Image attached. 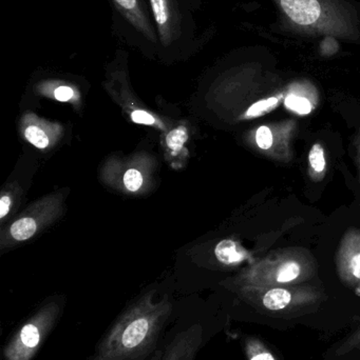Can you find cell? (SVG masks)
Returning <instances> with one entry per match:
<instances>
[{"mask_svg": "<svg viewBox=\"0 0 360 360\" xmlns=\"http://www.w3.org/2000/svg\"><path fill=\"white\" fill-rule=\"evenodd\" d=\"M25 139L38 149H44L49 146V139L46 133L35 126H30L25 131Z\"/></svg>", "mask_w": 360, "mask_h": 360, "instance_id": "16", "label": "cell"}, {"mask_svg": "<svg viewBox=\"0 0 360 360\" xmlns=\"http://www.w3.org/2000/svg\"><path fill=\"white\" fill-rule=\"evenodd\" d=\"M58 302L42 307L11 336L4 348V360H32L61 317Z\"/></svg>", "mask_w": 360, "mask_h": 360, "instance_id": "5", "label": "cell"}, {"mask_svg": "<svg viewBox=\"0 0 360 360\" xmlns=\"http://www.w3.org/2000/svg\"><path fill=\"white\" fill-rule=\"evenodd\" d=\"M73 90L69 86H59L55 90L54 96L58 101H68L73 97Z\"/></svg>", "mask_w": 360, "mask_h": 360, "instance_id": "22", "label": "cell"}, {"mask_svg": "<svg viewBox=\"0 0 360 360\" xmlns=\"http://www.w3.org/2000/svg\"><path fill=\"white\" fill-rule=\"evenodd\" d=\"M359 347H360V329L354 335H352V338H349L345 342L344 346L340 350V354H345V353L349 352V351L353 350V349L359 348Z\"/></svg>", "mask_w": 360, "mask_h": 360, "instance_id": "21", "label": "cell"}, {"mask_svg": "<svg viewBox=\"0 0 360 360\" xmlns=\"http://www.w3.org/2000/svg\"><path fill=\"white\" fill-rule=\"evenodd\" d=\"M247 291L261 294L262 304L270 311H281L292 304H302L314 300L316 293L304 288L274 287L268 289L247 288Z\"/></svg>", "mask_w": 360, "mask_h": 360, "instance_id": "8", "label": "cell"}, {"mask_svg": "<svg viewBox=\"0 0 360 360\" xmlns=\"http://www.w3.org/2000/svg\"><path fill=\"white\" fill-rule=\"evenodd\" d=\"M338 275L350 287L360 285V230L351 228L340 240L336 255Z\"/></svg>", "mask_w": 360, "mask_h": 360, "instance_id": "7", "label": "cell"}, {"mask_svg": "<svg viewBox=\"0 0 360 360\" xmlns=\"http://www.w3.org/2000/svg\"><path fill=\"white\" fill-rule=\"evenodd\" d=\"M131 118H132L135 124H154V122H156L150 114H148L147 112L142 111V110H137V111L133 112L131 114Z\"/></svg>", "mask_w": 360, "mask_h": 360, "instance_id": "20", "label": "cell"}, {"mask_svg": "<svg viewBox=\"0 0 360 360\" xmlns=\"http://www.w3.org/2000/svg\"><path fill=\"white\" fill-rule=\"evenodd\" d=\"M36 229H37V226H36L35 220L33 218L25 217L15 221L11 226L10 231L13 238L23 241L31 238L35 234Z\"/></svg>", "mask_w": 360, "mask_h": 360, "instance_id": "14", "label": "cell"}, {"mask_svg": "<svg viewBox=\"0 0 360 360\" xmlns=\"http://www.w3.org/2000/svg\"><path fill=\"white\" fill-rule=\"evenodd\" d=\"M187 131L184 127H179L169 133L167 136V146L169 149L173 150L175 153L179 152L183 148L184 143L187 141Z\"/></svg>", "mask_w": 360, "mask_h": 360, "instance_id": "17", "label": "cell"}, {"mask_svg": "<svg viewBox=\"0 0 360 360\" xmlns=\"http://www.w3.org/2000/svg\"><path fill=\"white\" fill-rule=\"evenodd\" d=\"M297 131L295 120H283L258 127L254 143L262 155L289 164L293 160V139Z\"/></svg>", "mask_w": 360, "mask_h": 360, "instance_id": "6", "label": "cell"}, {"mask_svg": "<svg viewBox=\"0 0 360 360\" xmlns=\"http://www.w3.org/2000/svg\"><path fill=\"white\" fill-rule=\"evenodd\" d=\"M124 184L127 190L135 192L141 188L143 184V176L139 171L135 169H130L124 175Z\"/></svg>", "mask_w": 360, "mask_h": 360, "instance_id": "18", "label": "cell"}, {"mask_svg": "<svg viewBox=\"0 0 360 360\" xmlns=\"http://www.w3.org/2000/svg\"><path fill=\"white\" fill-rule=\"evenodd\" d=\"M159 38V55L173 57L187 55L200 46L194 0H149Z\"/></svg>", "mask_w": 360, "mask_h": 360, "instance_id": "2", "label": "cell"}, {"mask_svg": "<svg viewBox=\"0 0 360 360\" xmlns=\"http://www.w3.org/2000/svg\"><path fill=\"white\" fill-rule=\"evenodd\" d=\"M280 97L272 96L256 101L245 112L244 118L251 120V118H257L266 115V114L270 113L273 110L276 109L280 103Z\"/></svg>", "mask_w": 360, "mask_h": 360, "instance_id": "15", "label": "cell"}, {"mask_svg": "<svg viewBox=\"0 0 360 360\" xmlns=\"http://www.w3.org/2000/svg\"><path fill=\"white\" fill-rule=\"evenodd\" d=\"M287 16L300 25H310L318 20L321 6L318 0H281Z\"/></svg>", "mask_w": 360, "mask_h": 360, "instance_id": "10", "label": "cell"}, {"mask_svg": "<svg viewBox=\"0 0 360 360\" xmlns=\"http://www.w3.org/2000/svg\"><path fill=\"white\" fill-rule=\"evenodd\" d=\"M316 272L314 258L302 248L280 249L251 266L243 281L247 288L268 289L296 285L310 279Z\"/></svg>", "mask_w": 360, "mask_h": 360, "instance_id": "3", "label": "cell"}, {"mask_svg": "<svg viewBox=\"0 0 360 360\" xmlns=\"http://www.w3.org/2000/svg\"><path fill=\"white\" fill-rule=\"evenodd\" d=\"M194 1L197 2V4H198V6H200V1H201V0H194Z\"/></svg>", "mask_w": 360, "mask_h": 360, "instance_id": "26", "label": "cell"}, {"mask_svg": "<svg viewBox=\"0 0 360 360\" xmlns=\"http://www.w3.org/2000/svg\"><path fill=\"white\" fill-rule=\"evenodd\" d=\"M162 356H163V351L162 350L156 351V352H154V354H152V356L150 357L149 360H161V359H162Z\"/></svg>", "mask_w": 360, "mask_h": 360, "instance_id": "24", "label": "cell"}, {"mask_svg": "<svg viewBox=\"0 0 360 360\" xmlns=\"http://www.w3.org/2000/svg\"><path fill=\"white\" fill-rule=\"evenodd\" d=\"M11 198L8 196L1 197L0 200V218H4L10 211Z\"/></svg>", "mask_w": 360, "mask_h": 360, "instance_id": "23", "label": "cell"}, {"mask_svg": "<svg viewBox=\"0 0 360 360\" xmlns=\"http://www.w3.org/2000/svg\"><path fill=\"white\" fill-rule=\"evenodd\" d=\"M247 355L249 360H276L268 351L262 350L261 347L253 342L247 344Z\"/></svg>", "mask_w": 360, "mask_h": 360, "instance_id": "19", "label": "cell"}, {"mask_svg": "<svg viewBox=\"0 0 360 360\" xmlns=\"http://www.w3.org/2000/svg\"><path fill=\"white\" fill-rule=\"evenodd\" d=\"M215 254L220 262L228 266L241 264L249 257V252L232 239L220 241L216 247Z\"/></svg>", "mask_w": 360, "mask_h": 360, "instance_id": "11", "label": "cell"}, {"mask_svg": "<svg viewBox=\"0 0 360 360\" xmlns=\"http://www.w3.org/2000/svg\"><path fill=\"white\" fill-rule=\"evenodd\" d=\"M327 154H325V148L321 143H314L309 152V176L313 181H321L327 175Z\"/></svg>", "mask_w": 360, "mask_h": 360, "instance_id": "12", "label": "cell"}, {"mask_svg": "<svg viewBox=\"0 0 360 360\" xmlns=\"http://www.w3.org/2000/svg\"><path fill=\"white\" fill-rule=\"evenodd\" d=\"M171 314L167 300L154 302L146 296L118 315L87 360H146Z\"/></svg>", "mask_w": 360, "mask_h": 360, "instance_id": "1", "label": "cell"}, {"mask_svg": "<svg viewBox=\"0 0 360 360\" xmlns=\"http://www.w3.org/2000/svg\"><path fill=\"white\" fill-rule=\"evenodd\" d=\"M357 165H359V176L360 180V136L359 139V146H357Z\"/></svg>", "mask_w": 360, "mask_h": 360, "instance_id": "25", "label": "cell"}, {"mask_svg": "<svg viewBox=\"0 0 360 360\" xmlns=\"http://www.w3.org/2000/svg\"><path fill=\"white\" fill-rule=\"evenodd\" d=\"M112 27L125 44L147 55L159 54V38L149 0H108Z\"/></svg>", "mask_w": 360, "mask_h": 360, "instance_id": "4", "label": "cell"}, {"mask_svg": "<svg viewBox=\"0 0 360 360\" xmlns=\"http://www.w3.org/2000/svg\"><path fill=\"white\" fill-rule=\"evenodd\" d=\"M203 329L200 325L190 326L179 332L163 350L161 360H194L202 347Z\"/></svg>", "mask_w": 360, "mask_h": 360, "instance_id": "9", "label": "cell"}, {"mask_svg": "<svg viewBox=\"0 0 360 360\" xmlns=\"http://www.w3.org/2000/svg\"><path fill=\"white\" fill-rule=\"evenodd\" d=\"M316 98L292 91L285 98V108L298 115H308L312 113L316 109Z\"/></svg>", "mask_w": 360, "mask_h": 360, "instance_id": "13", "label": "cell"}]
</instances>
